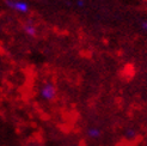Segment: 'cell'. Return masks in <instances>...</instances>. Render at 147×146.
<instances>
[{"label":"cell","instance_id":"ba28073f","mask_svg":"<svg viewBox=\"0 0 147 146\" xmlns=\"http://www.w3.org/2000/svg\"><path fill=\"white\" fill-rule=\"evenodd\" d=\"M0 77H1V70H0Z\"/></svg>","mask_w":147,"mask_h":146},{"label":"cell","instance_id":"6da1fadb","mask_svg":"<svg viewBox=\"0 0 147 146\" xmlns=\"http://www.w3.org/2000/svg\"><path fill=\"white\" fill-rule=\"evenodd\" d=\"M56 96V87L53 83H43L42 86L40 87V97L47 102L53 101Z\"/></svg>","mask_w":147,"mask_h":146},{"label":"cell","instance_id":"7a4b0ae2","mask_svg":"<svg viewBox=\"0 0 147 146\" xmlns=\"http://www.w3.org/2000/svg\"><path fill=\"white\" fill-rule=\"evenodd\" d=\"M5 4L11 10L19 13H28L30 10V5L24 0H5Z\"/></svg>","mask_w":147,"mask_h":146},{"label":"cell","instance_id":"5b68a950","mask_svg":"<svg viewBox=\"0 0 147 146\" xmlns=\"http://www.w3.org/2000/svg\"><path fill=\"white\" fill-rule=\"evenodd\" d=\"M124 137H126L127 139H129V140L135 139V138H136V132H135V129H133V128L128 129L127 132H126V134H124Z\"/></svg>","mask_w":147,"mask_h":146},{"label":"cell","instance_id":"8992f818","mask_svg":"<svg viewBox=\"0 0 147 146\" xmlns=\"http://www.w3.org/2000/svg\"><path fill=\"white\" fill-rule=\"evenodd\" d=\"M140 28L142 29L144 31L147 32V20H141V22H140Z\"/></svg>","mask_w":147,"mask_h":146},{"label":"cell","instance_id":"52a82bcc","mask_svg":"<svg viewBox=\"0 0 147 146\" xmlns=\"http://www.w3.org/2000/svg\"><path fill=\"white\" fill-rule=\"evenodd\" d=\"M77 5H78V6H85L84 0H77Z\"/></svg>","mask_w":147,"mask_h":146},{"label":"cell","instance_id":"277c9868","mask_svg":"<svg viewBox=\"0 0 147 146\" xmlns=\"http://www.w3.org/2000/svg\"><path fill=\"white\" fill-rule=\"evenodd\" d=\"M87 134H89V137L93 138V139H97V138L100 137L102 132H100V129L98 127H90L89 129H87Z\"/></svg>","mask_w":147,"mask_h":146},{"label":"cell","instance_id":"3957f363","mask_svg":"<svg viewBox=\"0 0 147 146\" xmlns=\"http://www.w3.org/2000/svg\"><path fill=\"white\" fill-rule=\"evenodd\" d=\"M23 30H24V32H25L28 36H30V37H36V36H37V28H36L32 23H26V24H24Z\"/></svg>","mask_w":147,"mask_h":146}]
</instances>
